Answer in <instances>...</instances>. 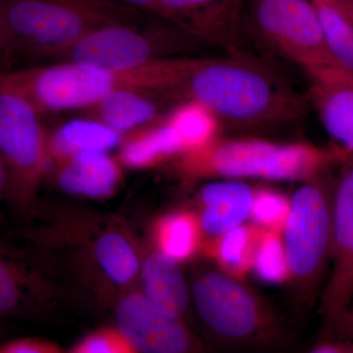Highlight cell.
<instances>
[{
  "instance_id": "cell-9",
  "label": "cell",
  "mask_w": 353,
  "mask_h": 353,
  "mask_svg": "<svg viewBox=\"0 0 353 353\" xmlns=\"http://www.w3.org/2000/svg\"><path fill=\"white\" fill-rule=\"evenodd\" d=\"M250 21L265 43L306 75L341 66L330 52L311 0H250Z\"/></svg>"
},
{
  "instance_id": "cell-30",
  "label": "cell",
  "mask_w": 353,
  "mask_h": 353,
  "mask_svg": "<svg viewBox=\"0 0 353 353\" xmlns=\"http://www.w3.org/2000/svg\"><path fill=\"white\" fill-rule=\"evenodd\" d=\"M333 332L343 340H353V296L347 311L336 325Z\"/></svg>"
},
{
  "instance_id": "cell-27",
  "label": "cell",
  "mask_w": 353,
  "mask_h": 353,
  "mask_svg": "<svg viewBox=\"0 0 353 353\" xmlns=\"http://www.w3.org/2000/svg\"><path fill=\"white\" fill-rule=\"evenodd\" d=\"M290 208L292 197L277 190L259 188L253 190L250 219L262 229L282 234L289 219Z\"/></svg>"
},
{
  "instance_id": "cell-33",
  "label": "cell",
  "mask_w": 353,
  "mask_h": 353,
  "mask_svg": "<svg viewBox=\"0 0 353 353\" xmlns=\"http://www.w3.org/2000/svg\"><path fill=\"white\" fill-rule=\"evenodd\" d=\"M9 180L6 166L0 159V201L7 199L8 194Z\"/></svg>"
},
{
  "instance_id": "cell-6",
  "label": "cell",
  "mask_w": 353,
  "mask_h": 353,
  "mask_svg": "<svg viewBox=\"0 0 353 353\" xmlns=\"http://www.w3.org/2000/svg\"><path fill=\"white\" fill-rule=\"evenodd\" d=\"M0 22L7 59L53 58L95 30L137 21L112 0H0Z\"/></svg>"
},
{
  "instance_id": "cell-7",
  "label": "cell",
  "mask_w": 353,
  "mask_h": 353,
  "mask_svg": "<svg viewBox=\"0 0 353 353\" xmlns=\"http://www.w3.org/2000/svg\"><path fill=\"white\" fill-rule=\"evenodd\" d=\"M334 183L331 171L303 182L292 196L282 233L289 284L303 304L314 296L331 259Z\"/></svg>"
},
{
  "instance_id": "cell-23",
  "label": "cell",
  "mask_w": 353,
  "mask_h": 353,
  "mask_svg": "<svg viewBox=\"0 0 353 353\" xmlns=\"http://www.w3.org/2000/svg\"><path fill=\"white\" fill-rule=\"evenodd\" d=\"M123 137L97 121L72 120L48 134L50 165L83 152H108Z\"/></svg>"
},
{
  "instance_id": "cell-32",
  "label": "cell",
  "mask_w": 353,
  "mask_h": 353,
  "mask_svg": "<svg viewBox=\"0 0 353 353\" xmlns=\"http://www.w3.org/2000/svg\"><path fill=\"white\" fill-rule=\"evenodd\" d=\"M130 8L141 9V10L152 12L159 0H121Z\"/></svg>"
},
{
  "instance_id": "cell-22",
  "label": "cell",
  "mask_w": 353,
  "mask_h": 353,
  "mask_svg": "<svg viewBox=\"0 0 353 353\" xmlns=\"http://www.w3.org/2000/svg\"><path fill=\"white\" fill-rule=\"evenodd\" d=\"M263 232L253 223H245L216 238L204 239L201 253L220 271L245 281L252 271L255 248Z\"/></svg>"
},
{
  "instance_id": "cell-16",
  "label": "cell",
  "mask_w": 353,
  "mask_h": 353,
  "mask_svg": "<svg viewBox=\"0 0 353 353\" xmlns=\"http://www.w3.org/2000/svg\"><path fill=\"white\" fill-rule=\"evenodd\" d=\"M48 173L66 194L90 199L112 196L123 181L122 165L108 152L77 153L51 165Z\"/></svg>"
},
{
  "instance_id": "cell-12",
  "label": "cell",
  "mask_w": 353,
  "mask_h": 353,
  "mask_svg": "<svg viewBox=\"0 0 353 353\" xmlns=\"http://www.w3.org/2000/svg\"><path fill=\"white\" fill-rule=\"evenodd\" d=\"M341 165L334 190L332 271L321 301L323 320L332 331L353 296V155Z\"/></svg>"
},
{
  "instance_id": "cell-19",
  "label": "cell",
  "mask_w": 353,
  "mask_h": 353,
  "mask_svg": "<svg viewBox=\"0 0 353 353\" xmlns=\"http://www.w3.org/2000/svg\"><path fill=\"white\" fill-rule=\"evenodd\" d=\"M182 153L178 134L163 119L123 137L117 159L127 168L145 170L173 161Z\"/></svg>"
},
{
  "instance_id": "cell-28",
  "label": "cell",
  "mask_w": 353,
  "mask_h": 353,
  "mask_svg": "<svg viewBox=\"0 0 353 353\" xmlns=\"http://www.w3.org/2000/svg\"><path fill=\"white\" fill-rule=\"evenodd\" d=\"M65 353H139L114 325L94 329Z\"/></svg>"
},
{
  "instance_id": "cell-13",
  "label": "cell",
  "mask_w": 353,
  "mask_h": 353,
  "mask_svg": "<svg viewBox=\"0 0 353 353\" xmlns=\"http://www.w3.org/2000/svg\"><path fill=\"white\" fill-rule=\"evenodd\" d=\"M152 12L190 38L243 57L245 0H159Z\"/></svg>"
},
{
  "instance_id": "cell-2",
  "label": "cell",
  "mask_w": 353,
  "mask_h": 353,
  "mask_svg": "<svg viewBox=\"0 0 353 353\" xmlns=\"http://www.w3.org/2000/svg\"><path fill=\"white\" fill-rule=\"evenodd\" d=\"M169 95L199 102L219 121L236 127L294 122L303 117L306 109L303 97L280 77L245 57L187 58Z\"/></svg>"
},
{
  "instance_id": "cell-1",
  "label": "cell",
  "mask_w": 353,
  "mask_h": 353,
  "mask_svg": "<svg viewBox=\"0 0 353 353\" xmlns=\"http://www.w3.org/2000/svg\"><path fill=\"white\" fill-rule=\"evenodd\" d=\"M37 210L41 222L16 234L31 254H61L77 284L101 305L112 308L139 289L145 246L125 221L76 209Z\"/></svg>"
},
{
  "instance_id": "cell-34",
  "label": "cell",
  "mask_w": 353,
  "mask_h": 353,
  "mask_svg": "<svg viewBox=\"0 0 353 353\" xmlns=\"http://www.w3.org/2000/svg\"><path fill=\"white\" fill-rule=\"evenodd\" d=\"M334 3L341 7V10L353 23V0H341L340 2H334Z\"/></svg>"
},
{
  "instance_id": "cell-21",
  "label": "cell",
  "mask_w": 353,
  "mask_h": 353,
  "mask_svg": "<svg viewBox=\"0 0 353 353\" xmlns=\"http://www.w3.org/2000/svg\"><path fill=\"white\" fill-rule=\"evenodd\" d=\"M203 240L196 211L166 213L157 217L150 229V245L180 264L201 253Z\"/></svg>"
},
{
  "instance_id": "cell-29",
  "label": "cell",
  "mask_w": 353,
  "mask_h": 353,
  "mask_svg": "<svg viewBox=\"0 0 353 353\" xmlns=\"http://www.w3.org/2000/svg\"><path fill=\"white\" fill-rule=\"evenodd\" d=\"M0 353H65L55 341L38 336L0 341Z\"/></svg>"
},
{
  "instance_id": "cell-31",
  "label": "cell",
  "mask_w": 353,
  "mask_h": 353,
  "mask_svg": "<svg viewBox=\"0 0 353 353\" xmlns=\"http://www.w3.org/2000/svg\"><path fill=\"white\" fill-rule=\"evenodd\" d=\"M353 345L348 341H330L316 345L306 353H352Z\"/></svg>"
},
{
  "instance_id": "cell-25",
  "label": "cell",
  "mask_w": 353,
  "mask_h": 353,
  "mask_svg": "<svg viewBox=\"0 0 353 353\" xmlns=\"http://www.w3.org/2000/svg\"><path fill=\"white\" fill-rule=\"evenodd\" d=\"M319 18L325 41L336 61L353 71V23L338 4L311 0Z\"/></svg>"
},
{
  "instance_id": "cell-38",
  "label": "cell",
  "mask_w": 353,
  "mask_h": 353,
  "mask_svg": "<svg viewBox=\"0 0 353 353\" xmlns=\"http://www.w3.org/2000/svg\"><path fill=\"white\" fill-rule=\"evenodd\" d=\"M353 353V352H352Z\"/></svg>"
},
{
  "instance_id": "cell-15",
  "label": "cell",
  "mask_w": 353,
  "mask_h": 353,
  "mask_svg": "<svg viewBox=\"0 0 353 353\" xmlns=\"http://www.w3.org/2000/svg\"><path fill=\"white\" fill-rule=\"evenodd\" d=\"M307 77L309 99L343 162L353 155V71L333 66Z\"/></svg>"
},
{
  "instance_id": "cell-20",
  "label": "cell",
  "mask_w": 353,
  "mask_h": 353,
  "mask_svg": "<svg viewBox=\"0 0 353 353\" xmlns=\"http://www.w3.org/2000/svg\"><path fill=\"white\" fill-rule=\"evenodd\" d=\"M152 94L138 90L112 92L85 109L90 119L124 137L130 132L161 121L160 109Z\"/></svg>"
},
{
  "instance_id": "cell-35",
  "label": "cell",
  "mask_w": 353,
  "mask_h": 353,
  "mask_svg": "<svg viewBox=\"0 0 353 353\" xmlns=\"http://www.w3.org/2000/svg\"><path fill=\"white\" fill-rule=\"evenodd\" d=\"M6 59V41H4L3 30H2L1 22H0V73L3 72L1 69V64Z\"/></svg>"
},
{
  "instance_id": "cell-17",
  "label": "cell",
  "mask_w": 353,
  "mask_h": 353,
  "mask_svg": "<svg viewBox=\"0 0 353 353\" xmlns=\"http://www.w3.org/2000/svg\"><path fill=\"white\" fill-rule=\"evenodd\" d=\"M139 290L165 314L190 323L192 296L180 263L150 245L143 250Z\"/></svg>"
},
{
  "instance_id": "cell-8",
  "label": "cell",
  "mask_w": 353,
  "mask_h": 353,
  "mask_svg": "<svg viewBox=\"0 0 353 353\" xmlns=\"http://www.w3.org/2000/svg\"><path fill=\"white\" fill-rule=\"evenodd\" d=\"M48 134L29 102L0 92V159L8 174L7 201L25 217L38 208L39 190L50 170Z\"/></svg>"
},
{
  "instance_id": "cell-26",
  "label": "cell",
  "mask_w": 353,
  "mask_h": 353,
  "mask_svg": "<svg viewBox=\"0 0 353 353\" xmlns=\"http://www.w3.org/2000/svg\"><path fill=\"white\" fill-rule=\"evenodd\" d=\"M252 271L268 284H289V264L282 234L264 230L255 248Z\"/></svg>"
},
{
  "instance_id": "cell-4",
  "label": "cell",
  "mask_w": 353,
  "mask_h": 353,
  "mask_svg": "<svg viewBox=\"0 0 353 353\" xmlns=\"http://www.w3.org/2000/svg\"><path fill=\"white\" fill-rule=\"evenodd\" d=\"M192 304L209 341L224 350L267 352L284 347L282 317L245 281L219 269L192 275Z\"/></svg>"
},
{
  "instance_id": "cell-5",
  "label": "cell",
  "mask_w": 353,
  "mask_h": 353,
  "mask_svg": "<svg viewBox=\"0 0 353 353\" xmlns=\"http://www.w3.org/2000/svg\"><path fill=\"white\" fill-rule=\"evenodd\" d=\"M343 162L334 150L309 143H279L263 139H219L183 152L173 160L187 182L208 179H262L306 182Z\"/></svg>"
},
{
  "instance_id": "cell-11",
  "label": "cell",
  "mask_w": 353,
  "mask_h": 353,
  "mask_svg": "<svg viewBox=\"0 0 353 353\" xmlns=\"http://www.w3.org/2000/svg\"><path fill=\"white\" fill-rule=\"evenodd\" d=\"M173 29L141 28L138 23L105 26L90 32L55 55L58 61L90 65L108 71L138 68L159 59L164 41L171 39Z\"/></svg>"
},
{
  "instance_id": "cell-3",
  "label": "cell",
  "mask_w": 353,
  "mask_h": 353,
  "mask_svg": "<svg viewBox=\"0 0 353 353\" xmlns=\"http://www.w3.org/2000/svg\"><path fill=\"white\" fill-rule=\"evenodd\" d=\"M170 77V60L162 57L138 68L108 71L72 61L6 70L0 92L24 99L39 114L88 109L119 90L161 94Z\"/></svg>"
},
{
  "instance_id": "cell-14",
  "label": "cell",
  "mask_w": 353,
  "mask_h": 353,
  "mask_svg": "<svg viewBox=\"0 0 353 353\" xmlns=\"http://www.w3.org/2000/svg\"><path fill=\"white\" fill-rule=\"evenodd\" d=\"M57 290L25 248L0 243V320H39L52 310Z\"/></svg>"
},
{
  "instance_id": "cell-10",
  "label": "cell",
  "mask_w": 353,
  "mask_h": 353,
  "mask_svg": "<svg viewBox=\"0 0 353 353\" xmlns=\"http://www.w3.org/2000/svg\"><path fill=\"white\" fill-rule=\"evenodd\" d=\"M111 309L112 325L139 353H219L192 323L165 314L139 289L123 294Z\"/></svg>"
},
{
  "instance_id": "cell-37",
  "label": "cell",
  "mask_w": 353,
  "mask_h": 353,
  "mask_svg": "<svg viewBox=\"0 0 353 353\" xmlns=\"http://www.w3.org/2000/svg\"><path fill=\"white\" fill-rule=\"evenodd\" d=\"M329 1L340 2V1H341V0H329Z\"/></svg>"
},
{
  "instance_id": "cell-36",
  "label": "cell",
  "mask_w": 353,
  "mask_h": 353,
  "mask_svg": "<svg viewBox=\"0 0 353 353\" xmlns=\"http://www.w3.org/2000/svg\"><path fill=\"white\" fill-rule=\"evenodd\" d=\"M4 321L0 320V341H2L4 334H6V327H4Z\"/></svg>"
},
{
  "instance_id": "cell-18",
  "label": "cell",
  "mask_w": 353,
  "mask_h": 353,
  "mask_svg": "<svg viewBox=\"0 0 353 353\" xmlns=\"http://www.w3.org/2000/svg\"><path fill=\"white\" fill-rule=\"evenodd\" d=\"M253 189L238 180L208 183L199 194V210L204 239L216 238L250 219Z\"/></svg>"
},
{
  "instance_id": "cell-24",
  "label": "cell",
  "mask_w": 353,
  "mask_h": 353,
  "mask_svg": "<svg viewBox=\"0 0 353 353\" xmlns=\"http://www.w3.org/2000/svg\"><path fill=\"white\" fill-rule=\"evenodd\" d=\"M165 119L178 134L183 152L199 150L218 139L219 119L199 102L183 101Z\"/></svg>"
}]
</instances>
